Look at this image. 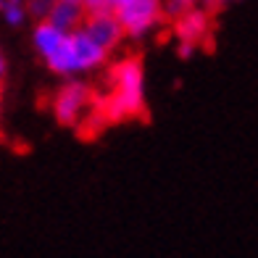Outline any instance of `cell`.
<instances>
[{"label": "cell", "instance_id": "3", "mask_svg": "<svg viewBox=\"0 0 258 258\" xmlns=\"http://www.w3.org/2000/svg\"><path fill=\"white\" fill-rule=\"evenodd\" d=\"M95 105V92L90 90L87 82H79V79H72L61 85V90L53 95V116L58 124H66V126H79V121L92 111Z\"/></svg>", "mask_w": 258, "mask_h": 258}, {"label": "cell", "instance_id": "10", "mask_svg": "<svg viewBox=\"0 0 258 258\" xmlns=\"http://www.w3.org/2000/svg\"><path fill=\"white\" fill-rule=\"evenodd\" d=\"M53 6H55V0H27V11H29V16L40 19V21H45V19L50 16Z\"/></svg>", "mask_w": 258, "mask_h": 258}, {"label": "cell", "instance_id": "9", "mask_svg": "<svg viewBox=\"0 0 258 258\" xmlns=\"http://www.w3.org/2000/svg\"><path fill=\"white\" fill-rule=\"evenodd\" d=\"M192 8H201V0H163V11L169 19H177Z\"/></svg>", "mask_w": 258, "mask_h": 258}, {"label": "cell", "instance_id": "15", "mask_svg": "<svg viewBox=\"0 0 258 258\" xmlns=\"http://www.w3.org/2000/svg\"><path fill=\"white\" fill-rule=\"evenodd\" d=\"M74 3H85V6H87V0H74Z\"/></svg>", "mask_w": 258, "mask_h": 258}, {"label": "cell", "instance_id": "2", "mask_svg": "<svg viewBox=\"0 0 258 258\" xmlns=\"http://www.w3.org/2000/svg\"><path fill=\"white\" fill-rule=\"evenodd\" d=\"M105 58H108V50L100 48L85 29H74L45 58V63L58 77H77V74H85V72L103 66Z\"/></svg>", "mask_w": 258, "mask_h": 258}, {"label": "cell", "instance_id": "14", "mask_svg": "<svg viewBox=\"0 0 258 258\" xmlns=\"http://www.w3.org/2000/svg\"><path fill=\"white\" fill-rule=\"evenodd\" d=\"M3 74H6V63H3V53H0V79H3Z\"/></svg>", "mask_w": 258, "mask_h": 258}, {"label": "cell", "instance_id": "13", "mask_svg": "<svg viewBox=\"0 0 258 258\" xmlns=\"http://www.w3.org/2000/svg\"><path fill=\"white\" fill-rule=\"evenodd\" d=\"M21 3H27V0H0V14H3L6 8H11V6H21Z\"/></svg>", "mask_w": 258, "mask_h": 258}, {"label": "cell", "instance_id": "5", "mask_svg": "<svg viewBox=\"0 0 258 258\" xmlns=\"http://www.w3.org/2000/svg\"><path fill=\"white\" fill-rule=\"evenodd\" d=\"M82 29L108 53L126 37L116 11H87V19H85V24H82Z\"/></svg>", "mask_w": 258, "mask_h": 258}, {"label": "cell", "instance_id": "8", "mask_svg": "<svg viewBox=\"0 0 258 258\" xmlns=\"http://www.w3.org/2000/svg\"><path fill=\"white\" fill-rule=\"evenodd\" d=\"M66 34H69V32L58 29L55 24H50V21L45 19V21H40V24L32 29V45H34V50L40 53V58L45 61V58H48V55L58 48V45L63 42Z\"/></svg>", "mask_w": 258, "mask_h": 258}, {"label": "cell", "instance_id": "7", "mask_svg": "<svg viewBox=\"0 0 258 258\" xmlns=\"http://www.w3.org/2000/svg\"><path fill=\"white\" fill-rule=\"evenodd\" d=\"M87 19V6L85 3H74V0H55V6L50 11L48 21L55 24L58 29L63 32H74V29H82Z\"/></svg>", "mask_w": 258, "mask_h": 258}, {"label": "cell", "instance_id": "12", "mask_svg": "<svg viewBox=\"0 0 258 258\" xmlns=\"http://www.w3.org/2000/svg\"><path fill=\"white\" fill-rule=\"evenodd\" d=\"M126 0H87V11H116Z\"/></svg>", "mask_w": 258, "mask_h": 258}, {"label": "cell", "instance_id": "4", "mask_svg": "<svg viewBox=\"0 0 258 258\" xmlns=\"http://www.w3.org/2000/svg\"><path fill=\"white\" fill-rule=\"evenodd\" d=\"M116 16H119L126 37L140 40L166 19V11H163V0H126L116 8Z\"/></svg>", "mask_w": 258, "mask_h": 258}, {"label": "cell", "instance_id": "1", "mask_svg": "<svg viewBox=\"0 0 258 258\" xmlns=\"http://www.w3.org/2000/svg\"><path fill=\"white\" fill-rule=\"evenodd\" d=\"M108 90L95 95V105L111 121H126L145 111V74L137 58H121L108 72Z\"/></svg>", "mask_w": 258, "mask_h": 258}, {"label": "cell", "instance_id": "6", "mask_svg": "<svg viewBox=\"0 0 258 258\" xmlns=\"http://www.w3.org/2000/svg\"><path fill=\"white\" fill-rule=\"evenodd\" d=\"M174 21V34L179 37V42H190V45H198L206 40L208 34V14L203 8H192L187 14L171 19Z\"/></svg>", "mask_w": 258, "mask_h": 258}, {"label": "cell", "instance_id": "11", "mask_svg": "<svg viewBox=\"0 0 258 258\" xmlns=\"http://www.w3.org/2000/svg\"><path fill=\"white\" fill-rule=\"evenodd\" d=\"M29 16V11H27V3H21V6H11L3 11V19L8 21L11 27H19V24H24V19Z\"/></svg>", "mask_w": 258, "mask_h": 258}]
</instances>
